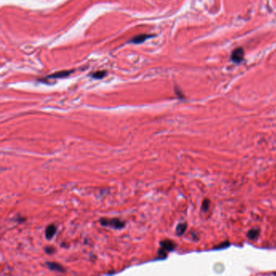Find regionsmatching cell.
Returning <instances> with one entry per match:
<instances>
[{
  "label": "cell",
  "instance_id": "obj_1",
  "mask_svg": "<svg viewBox=\"0 0 276 276\" xmlns=\"http://www.w3.org/2000/svg\"><path fill=\"white\" fill-rule=\"evenodd\" d=\"M100 223L104 226H109L114 229H121L125 226V223L121 221V219L114 218V219H100Z\"/></svg>",
  "mask_w": 276,
  "mask_h": 276
},
{
  "label": "cell",
  "instance_id": "obj_2",
  "mask_svg": "<svg viewBox=\"0 0 276 276\" xmlns=\"http://www.w3.org/2000/svg\"><path fill=\"white\" fill-rule=\"evenodd\" d=\"M244 59V50L241 48L236 49L233 52L232 54V60L234 61L235 63H239Z\"/></svg>",
  "mask_w": 276,
  "mask_h": 276
},
{
  "label": "cell",
  "instance_id": "obj_3",
  "mask_svg": "<svg viewBox=\"0 0 276 276\" xmlns=\"http://www.w3.org/2000/svg\"><path fill=\"white\" fill-rule=\"evenodd\" d=\"M161 248L166 251H172L174 250L175 248H176L175 243L172 241H170V240H165V241H161Z\"/></svg>",
  "mask_w": 276,
  "mask_h": 276
},
{
  "label": "cell",
  "instance_id": "obj_4",
  "mask_svg": "<svg viewBox=\"0 0 276 276\" xmlns=\"http://www.w3.org/2000/svg\"><path fill=\"white\" fill-rule=\"evenodd\" d=\"M57 231V227L56 226H54V224H50V225L48 226L45 229V237L47 238L48 240H50L51 238H53L54 236L55 235Z\"/></svg>",
  "mask_w": 276,
  "mask_h": 276
},
{
  "label": "cell",
  "instance_id": "obj_5",
  "mask_svg": "<svg viewBox=\"0 0 276 276\" xmlns=\"http://www.w3.org/2000/svg\"><path fill=\"white\" fill-rule=\"evenodd\" d=\"M73 72V71L70 70V71H59V72H56L55 74H51L49 76L47 77V79H59V78H63V77L68 76L69 74H71Z\"/></svg>",
  "mask_w": 276,
  "mask_h": 276
},
{
  "label": "cell",
  "instance_id": "obj_6",
  "mask_svg": "<svg viewBox=\"0 0 276 276\" xmlns=\"http://www.w3.org/2000/svg\"><path fill=\"white\" fill-rule=\"evenodd\" d=\"M152 37V36H150V35H147V34H140V35H138L136 37H133L131 40H130V42L132 43H135V44H139V43H142L145 40H147V38L149 37Z\"/></svg>",
  "mask_w": 276,
  "mask_h": 276
},
{
  "label": "cell",
  "instance_id": "obj_7",
  "mask_svg": "<svg viewBox=\"0 0 276 276\" xmlns=\"http://www.w3.org/2000/svg\"><path fill=\"white\" fill-rule=\"evenodd\" d=\"M47 266L51 270H55V271H59V272L63 273L65 272V269L60 264H58L56 263H47Z\"/></svg>",
  "mask_w": 276,
  "mask_h": 276
},
{
  "label": "cell",
  "instance_id": "obj_8",
  "mask_svg": "<svg viewBox=\"0 0 276 276\" xmlns=\"http://www.w3.org/2000/svg\"><path fill=\"white\" fill-rule=\"evenodd\" d=\"M186 228H187V224L186 223H179L178 225L176 226V233L178 236L183 235L186 232Z\"/></svg>",
  "mask_w": 276,
  "mask_h": 276
},
{
  "label": "cell",
  "instance_id": "obj_9",
  "mask_svg": "<svg viewBox=\"0 0 276 276\" xmlns=\"http://www.w3.org/2000/svg\"><path fill=\"white\" fill-rule=\"evenodd\" d=\"M259 230L258 229H256V228H253V229H251L247 233V237L249 238L250 240H254L256 239L257 237L259 236Z\"/></svg>",
  "mask_w": 276,
  "mask_h": 276
},
{
  "label": "cell",
  "instance_id": "obj_10",
  "mask_svg": "<svg viewBox=\"0 0 276 276\" xmlns=\"http://www.w3.org/2000/svg\"><path fill=\"white\" fill-rule=\"evenodd\" d=\"M106 75V71H96L94 74H92V77L94 79H101L103 77H105Z\"/></svg>",
  "mask_w": 276,
  "mask_h": 276
},
{
  "label": "cell",
  "instance_id": "obj_11",
  "mask_svg": "<svg viewBox=\"0 0 276 276\" xmlns=\"http://www.w3.org/2000/svg\"><path fill=\"white\" fill-rule=\"evenodd\" d=\"M209 205H210V201L208 199H204L203 202L202 203V210L203 212H206V211H207L208 208H209Z\"/></svg>",
  "mask_w": 276,
  "mask_h": 276
},
{
  "label": "cell",
  "instance_id": "obj_12",
  "mask_svg": "<svg viewBox=\"0 0 276 276\" xmlns=\"http://www.w3.org/2000/svg\"><path fill=\"white\" fill-rule=\"evenodd\" d=\"M230 245V243L228 241H225V242H222L220 243V245H218V246L215 247V249H224V248H227Z\"/></svg>",
  "mask_w": 276,
  "mask_h": 276
},
{
  "label": "cell",
  "instance_id": "obj_13",
  "mask_svg": "<svg viewBox=\"0 0 276 276\" xmlns=\"http://www.w3.org/2000/svg\"><path fill=\"white\" fill-rule=\"evenodd\" d=\"M45 250L48 253H52L54 252V248H52V247H47V248H45Z\"/></svg>",
  "mask_w": 276,
  "mask_h": 276
}]
</instances>
